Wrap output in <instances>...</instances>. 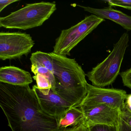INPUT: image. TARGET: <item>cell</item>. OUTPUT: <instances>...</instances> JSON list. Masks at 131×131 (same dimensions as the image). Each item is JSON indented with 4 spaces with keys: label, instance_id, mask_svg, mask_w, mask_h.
<instances>
[{
    "label": "cell",
    "instance_id": "obj_1",
    "mask_svg": "<svg viewBox=\"0 0 131 131\" xmlns=\"http://www.w3.org/2000/svg\"><path fill=\"white\" fill-rule=\"evenodd\" d=\"M0 106L12 131H64L56 117L42 108L29 85L0 82Z\"/></svg>",
    "mask_w": 131,
    "mask_h": 131
},
{
    "label": "cell",
    "instance_id": "obj_2",
    "mask_svg": "<svg viewBox=\"0 0 131 131\" xmlns=\"http://www.w3.org/2000/svg\"><path fill=\"white\" fill-rule=\"evenodd\" d=\"M50 53L56 81L53 91L73 108H79L87 94L86 74L75 59Z\"/></svg>",
    "mask_w": 131,
    "mask_h": 131
},
{
    "label": "cell",
    "instance_id": "obj_3",
    "mask_svg": "<svg viewBox=\"0 0 131 131\" xmlns=\"http://www.w3.org/2000/svg\"><path fill=\"white\" fill-rule=\"evenodd\" d=\"M54 3L27 4L9 15L0 18V27L26 30L42 26L56 10Z\"/></svg>",
    "mask_w": 131,
    "mask_h": 131
},
{
    "label": "cell",
    "instance_id": "obj_4",
    "mask_svg": "<svg viewBox=\"0 0 131 131\" xmlns=\"http://www.w3.org/2000/svg\"><path fill=\"white\" fill-rule=\"evenodd\" d=\"M129 40L127 32H124L108 56L100 63L87 72L86 76L93 85L104 87L115 82L119 74L120 68Z\"/></svg>",
    "mask_w": 131,
    "mask_h": 131
},
{
    "label": "cell",
    "instance_id": "obj_5",
    "mask_svg": "<svg viewBox=\"0 0 131 131\" xmlns=\"http://www.w3.org/2000/svg\"><path fill=\"white\" fill-rule=\"evenodd\" d=\"M105 20L92 14L73 26L62 30L56 39L52 52L62 56H70L71 50Z\"/></svg>",
    "mask_w": 131,
    "mask_h": 131
},
{
    "label": "cell",
    "instance_id": "obj_6",
    "mask_svg": "<svg viewBox=\"0 0 131 131\" xmlns=\"http://www.w3.org/2000/svg\"><path fill=\"white\" fill-rule=\"evenodd\" d=\"M35 43L29 34L25 33H0V59H16L30 52Z\"/></svg>",
    "mask_w": 131,
    "mask_h": 131
},
{
    "label": "cell",
    "instance_id": "obj_7",
    "mask_svg": "<svg viewBox=\"0 0 131 131\" xmlns=\"http://www.w3.org/2000/svg\"><path fill=\"white\" fill-rule=\"evenodd\" d=\"M126 95L123 90L98 87L87 83V94L81 105L104 104L122 112Z\"/></svg>",
    "mask_w": 131,
    "mask_h": 131
},
{
    "label": "cell",
    "instance_id": "obj_8",
    "mask_svg": "<svg viewBox=\"0 0 131 131\" xmlns=\"http://www.w3.org/2000/svg\"><path fill=\"white\" fill-rule=\"evenodd\" d=\"M79 108L83 113L86 126L90 124L118 125L121 112L116 109L103 104H81Z\"/></svg>",
    "mask_w": 131,
    "mask_h": 131
},
{
    "label": "cell",
    "instance_id": "obj_9",
    "mask_svg": "<svg viewBox=\"0 0 131 131\" xmlns=\"http://www.w3.org/2000/svg\"><path fill=\"white\" fill-rule=\"evenodd\" d=\"M42 109L46 112L56 117L59 122L65 116L72 105L55 93L52 89L48 94L43 93L37 85L32 86Z\"/></svg>",
    "mask_w": 131,
    "mask_h": 131
},
{
    "label": "cell",
    "instance_id": "obj_10",
    "mask_svg": "<svg viewBox=\"0 0 131 131\" xmlns=\"http://www.w3.org/2000/svg\"><path fill=\"white\" fill-rule=\"evenodd\" d=\"M77 6L82 8L85 11L102 19L112 20L128 31L131 30V16L121 11L112 9L111 7L97 9L79 5Z\"/></svg>",
    "mask_w": 131,
    "mask_h": 131
},
{
    "label": "cell",
    "instance_id": "obj_11",
    "mask_svg": "<svg viewBox=\"0 0 131 131\" xmlns=\"http://www.w3.org/2000/svg\"><path fill=\"white\" fill-rule=\"evenodd\" d=\"M33 82L29 72L15 66H5L0 69V82L13 85H29Z\"/></svg>",
    "mask_w": 131,
    "mask_h": 131
},
{
    "label": "cell",
    "instance_id": "obj_12",
    "mask_svg": "<svg viewBox=\"0 0 131 131\" xmlns=\"http://www.w3.org/2000/svg\"><path fill=\"white\" fill-rule=\"evenodd\" d=\"M84 123L83 113L78 108H72L66 113L63 118L59 122L60 128L65 129L69 126H76Z\"/></svg>",
    "mask_w": 131,
    "mask_h": 131
},
{
    "label": "cell",
    "instance_id": "obj_13",
    "mask_svg": "<svg viewBox=\"0 0 131 131\" xmlns=\"http://www.w3.org/2000/svg\"><path fill=\"white\" fill-rule=\"evenodd\" d=\"M30 60L32 65L41 66L54 72L53 59L50 53L37 51L32 53Z\"/></svg>",
    "mask_w": 131,
    "mask_h": 131
},
{
    "label": "cell",
    "instance_id": "obj_14",
    "mask_svg": "<svg viewBox=\"0 0 131 131\" xmlns=\"http://www.w3.org/2000/svg\"><path fill=\"white\" fill-rule=\"evenodd\" d=\"M36 82L37 86L41 92L45 95L48 94L52 88V84L49 79L42 74L37 73L33 77Z\"/></svg>",
    "mask_w": 131,
    "mask_h": 131
},
{
    "label": "cell",
    "instance_id": "obj_15",
    "mask_svg": "<svg viewBox=\"0 0 131 131\" xmlns=\"http://www.w3.org/2000/svg\"><path fill=\"white\" fill-rule=\"evenodd\" d=\"M86 126L87 131H119V124L118 125L90 124Z\"/></svg>",
    "mask_w": 131,
    "mask_h": 131
},
{
    "label": "cell",
    "instance_id": "obj_16",
    "mask_svg": "<svg viewBox=\"0 0 131 131\" xmlns=\"http://www.w3.org/2000/svg\"><path fill=\"white\" fill-rule=\"evenodd\" d=\"M106 2H108L110 7H119L131 10V0H109Z\"/></svg>",
    "mask_w": 131,
    "mask_h": 131
},
{
    "label": "cell",
    "instance_id": "obj_17",
    "mask_svg": "<svg viewBox=\"0 0 131 131\" xmlns=\"http://www.w3.org/2000/svg\"><path fill=\"white\" fill-rule=\"evenodd\" d=\"M125 86L131 89V67L128 69L119 73Z\"/></svg>",
    "mask_w": 131,
    "mask_h": 131
},
{
    "label": "cell",
    "instance_id": "obj_18",
    "mask_svg": "<svg viewBox=\"0 0 131 131\" xmlns=\"http://www.w3.org/2000/svg\"><path fill=\"white\" fill-rule=\"evenodd\" d=\"M120 117L131 127V112L124 109L120 112Z\"/></svg>",
    "mask_w": 131,
    "mask_h": 131
},
{
    "label": "cell",
    "instance_id": "obj_19",
    "mask_svg": "<svg viewBox=\"0 0 131 131\" xmlns=\"http://www.w3.org/2000/svg\"><path fill=\"white\" fill-rule=\"evenodd\" d=\"M64 131H87V129L85 123H83L76 126L67 128Z\"/></svg>",
    "mask_w": 131,
    "mask_h": 131
},
{
    "label": "cell",
    "instance_id": "obj_20",
    "mask_svg": "<svg viewBox=\"0 0 131 131\" xmlns=\"http://www.w3.org/2000/svg\"><path fill=\"white\" fill-rule=\"evenodd\" d=\"M19 1L18 0H6L3 1L1 0L0 1V12H2L4 9L7 6H9L11 4L15 2H18Z\"/></svg>",
    "mask_w": 131,
    "mask_h": 131
},
{
    "label": "cell",
    "instance_id": "obj_21",
    "mask_svg": "<svg viewBox=\"0 0 131 131\" xmlns=\"http://www.w3.org/2000/svg\"><path fill=\"white\" fill-rule=\"evenodd\" d=\"M119 131H131V127L122 120L120 117L119 122Z\"/></svg>",
    "mask_w": 131,
    "mask_h": 131
},
{
    "label": "cell",
    "instance_id": "obj_22",
    "mask_svg": "<svg viewBox=\"0 0 131 131\" xmlns=\"http://www.w3.org/2000/svg\"><path fill=\"white\" fill-rule=\"evenodd\" d=\"M124 109L131 112V94L126 95L124 104Z\"/></svg>",
    "mask_w": 131,
    "mask_h": 131
}]
</instances>
